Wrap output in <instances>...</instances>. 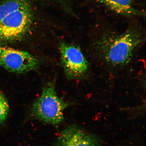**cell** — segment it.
<instances>
[{
    "label": "cell",
    "instance_id": "cell-8",
    "mask_svg": "<svg viewBox=\"0 0 146 146\" xmlns=\"http://www.w3.org/2000/svg\"><path fill=\"white\" fill-rule=\"evenodd\" d=\"M29 3L28 0L0 1V23L5 16Z\"/></svg>",
    "mask_w": 146,
    "mask_h": 146
},
{
    "label": "cell",
    "instance_id": "cell-9",
    "mask_svg": "<svg viewBox=\"0 0 146 146\" xmlns=\"http://www.w3.org/2000/svg\"><path fill=\"white\" fill-rule=\"evenodd\" d=\"M9 105L3 92L0 91V125L6 119L9 112Z\"/></svg>",
    "mask_w": 146,
    "mask_h": 146
},
{
    "label": "cell",
    "instance_id": "cell-7",
    "mask_svg": "<svg viewBox=\"0 0 146 146\" xmlns=\"http://www.w3.org/2000/svg\"><path fill=\"white\" fill-rule=\"evenodd\" d=\"M110 10L125 16H143V11L134 6L133 0H98Z\"/></svg>",
    "mask_w": 146,
    "mask_h": 146
},
{
    "label": "cell",
    "instance_id": "cell-3",
    "mask_svg": "<svg viewBox=\"0 0 146 146\" xmlns=\"http://www.w3.org/2000/svg\"><path fill=\"white\" fill-rule=\"evenodd\" d=\"M30 3L9 13L0 23V44L19 40L30 30L33 21Z\"/></svg>",
    "mask_w": 146,
    "mask_h": 146
},
{
    "label": "cell",
    "instance_id": "cell-4",
    "mask_svg": "<svg viewBox=\"0 0 146 146\" xmlns=\"http://www.w3.org/2000/svg\"><path fill=\"white\" fill-rule=\"evenodd\" d=\"M62 65L67 77L70 79H82L89 71L88 61L80 47L62 43L60 46Z\"/></svg>",
    "mask_w": 146,
    "mask_h": 146
},
{
    "label": "cell",
    "instance_id": "cell-2",
    "mask_svg": "<svg viewBox=\"0 0 146 146\" xmlns=\"http://www.w3.org/2000/svg\"><path fill=\"white\" fill-rule=\"evenodd\" d=\"M68 104L58 97L54 83L44 87L41 95L33 105L32 114L35 117L46 123L59 124L64 119L63 112Z\"/></svg>",
    "mask_w": 146,
    "mask_h": 146
},
{
    "label": "cell",
    "instance_id": "cell-5",
    "mask_svg": "<svg viewBox=\"0 0 146 146\" xmlns=\"http://www.w3.org/2000/svg\"><path fill=\"white\" fill-rule=\"evenodd\" d=\"M38 60L25 51L8 47H0V66L9 72L22 74L34 70Z\"/></svg>",
    "mask_w": 146,
    "mask_h": 146
},
{
    "label": "cell",
    "instance_id": "cell-1",
    "mask_svg": "<svg viewBox=\"0 0 146 146\" xmlns=\"http://www.w3.org/2000/svg\"><path fill=\"white\" fill-rule=\"evenodd\" d=\"M144 38L141 30L135 27L122 33L105 32L94 40L93 54L106 66L121 69L132 61Z\"/></svg>",
    "mask_w": 146,
    "mask_h": 146
},
{
    "label": "cell",
    "instance_id": "cell-6",
    "mask_svg": "<svg viewBox=\"0 0 146 146\" xmlns=\"http://www.w3.org/2000/svg\"><path fill=\"white\" fill-rule=\"evenodd\" d=\"M55 146H101L97 137L76 125L62 131L55 143Z\"/></svg>",
    "mask_w": 146,
    "mask_h": 146
}]
</instances>
